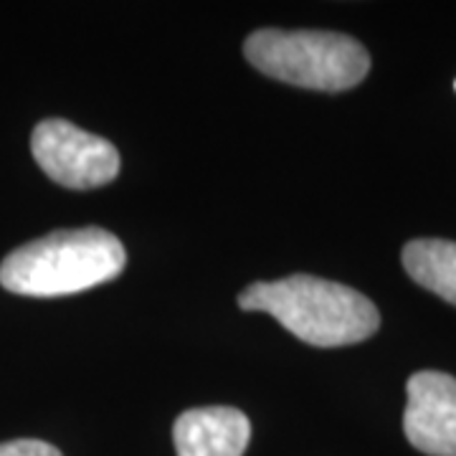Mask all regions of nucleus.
<instances>
[{"label": "nucleus", "instance_id": "1", "mask_svg": "<svg viewBox=\"0 0 456 456\" xmlns=\"http://www.w3.org/2000/svg\"><path fill=\"white\" fill-rule=\"evenodd\" d=\"M239 307L272 314L294 338L314 347L355 345L380 327L378 307L365 294L310 274L256 281L239 294Z\"/></svg>", "mask_w": 456, "mask_h": 456}, {"label": "nucleus", "instance_id": "2", "mask_svg": "<svg viewBox=\"0 0 456 456\" xmlns=\"http://www.w3.org/2000/svg\"><path fill=\"white\" fill-rule=\"evenodd\" d=\"M125 264V246L104 228L53 231L11 251L0 264V284L23 297H64L112 281Z\"/></svg>", "mask_w": 456, "mask_h": 456}, {"label": "nucleus", "instance_id": "3", "mask_svg": "<svg viewBox=\"0 0 456 456\" xmlns=\"http://www.w3.org/2000/svg\"><path fill=\"white\" fill-rule=\"evenodd\" d=\"M248 64L277 82L317 92H345L370 71L365 46L332 31H279L261 28L244 44Z\"/></svg>", "mask_w": 456, "mask_h": 456}, {"label": "nucleus", "instance_id": "4", "mask_svg": "<svg viewBox=\"0 0 456 456\" xmlns=\"http://www.w3.org/2000/svg\"><path fill=\"white\" fill-rule=\"evenodd\" d=\"M31 152L53 183L71 191L107 185L119 173L117 147L66 119H44L31 134Z\"/></svg>", "mask_w": 456, "mask_h": 456}, {"label": "nucleus", "instance_id": "5", "mask_svg": "<svg viewBox=\"0 0 456 456\" xmlns=\"http://www.w3.org/2000/svg\"><path fill=\"white\" fill-rule=\"evenodd\" d=\"M403 431L408 444L428 456H456V378L421 370L408 378Z\"/></svg>", "mask_w": 456, "mask_h": 456}, {"label": "nucleus", "instance_id": "6", "mask_svg": "<svg viewBox=\"0 0 456 456\" xmlns=\"http://www.w3.org/2000/svg\"><path fill=\"white\" fill-rule=\"evenodd\" d=\"M248 439V419L231 406L191 408L173 426L178 456H244Z\"/></svg>", "mask_w": 456, "mask_h": 456}, {"label": "nucleus", "instance_id": "7", "mask_svg": "<svg viewBox=\"0 0 456 456\" xmlns=\"http://www.w3.org/2000/svg\"><path fill=\"white\" fill-rule=\"evenodd\" d=\"M408 277L456 307V241L416 239L403 246Z\"/></svg>", "mask_w": 456, "mask_h": 456}, {"label": "nucleus", "instance_id": "8", "mask_svg": "<svg viewBox=\"0 0 456 456\" xmlns=\"http://www.w3.org/2000/svg\"><path fill=\"white\" fill-rule=\"evenodd\" d=\"M0 456H64L53 444L38 439H16L0 444Z\"/></svg>", "mask_w": 456, "mask_h": 456}, {"label": "nucleus", "instance_id": "9", "mask_svg": "<svg viewBox=\"0 0 456 456\" xmlns=\"http://www.w3.org/2000/svg\"><path fill=\"white\" fill-rule=\"evenodd\" d=\"M454 89H456V82H454Z\"/></svg>", "mask_w": 456, "mask_h": 456}]
</instances>
